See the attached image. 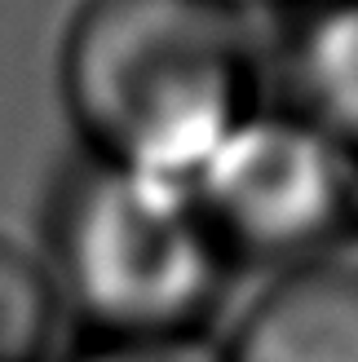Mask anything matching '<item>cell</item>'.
Here are the masks:
<instances>
[{"label": "cell", "instance_id": "1", "mask_svg": "<svg viewBox=\"0 0 358 362\" xmlns=\"http://www.w3.org/2000/svg\"><path fill=\"white\" fill-rule=\"evenodd\" d=\"M62 88L98 164L195 181L253 115L248 45L217 0H84Z\"/></svg>", "mask_w": 358, "mask_h": 362}, {"label": "cell", "instance_id": "2", "mask_svg": "<svg viewBox=\"0 0 358 362\" xmlns=\"http://www.w3.org/2000/svg\"><path fill=\"white\" fill-rule=\"evenodd\" d=\"M53 261L102 340H168L208 318L230 252L190 181L93 164L58 199Z\"/></svg>", "mask_w": 358, "mask_h": 362}, {"label": "cell", "instance_id": "3", "mask_svg": "<svg viewBox=\"0 0 358 362\" xmlns=\"http://www.w3.org/2000/svg\"><path fill=\"white\" fill-rule=\"evenodd\" d=\"M230 257L310 265L358 221V159L292 111H253L190 181Z\"/></svg>", "mask_w": 358, "mask_h": 362}, {"label": "cell", "instance_id": "4", "mask_svg": "<svg viewBox=\"0 0 358 362\" xmlns=\"http://www.w3.org/2000/svg\"><path fill=\"white\" fill-rule=\"evenodd\" d=\"M226 362H358V265L288 269L239 322Z\"/></svg>", "mask_w": 358, "mask_h": 362}, {"label": "cell", "instance_id": "5", "mask_svg": "<svg viewBox=\"0 0 358 362\" xmlns=\"http://www.w3.org/2000/svg\"><path fill=\"white\" fill-rule=\"evenodd\" d=\"M292 115L358 159V0H318L288 49Z\"/></svg>", "mask_w": 358, "mask_h": 362}, {"label": "cell", "instance_id": "6", "mask_svg": "<svg viewBox=\"0 0 358 362\" xmlns=\"http://www.w3.org/2000/svg\"><path fill=\"white\" fill-rule=\"evenodd\" d=\"M53 332V287L23 247L0 239V362H40Z\"/></svg>", "mask_w": 358, "mask_h": 362}, {"label": "cell", "instance_id": "7", "mask_svg": "<svg viewBox=\"0 0 358 362\" xmlns=\"http://www.w3.org/2000/svg\"><path fill=\"white\" fill-rule=\"evenodd\" d=\"M76 362H226V354L208 349L200 336H168V340H98Z\"/></svg>", "mask_w": 358, "mask_h": 362}, {"label": "cell", "instance_id": "8", "mask_svg": "<svg viewBox=\"0 0 358 362\" xmlns=\"http://www.w3.org/2000/svg\"><path fill=\"white\" fill-rule=\"evenodd\" d=\"M217 5H226L235 13V9H253V5H279V0H217Z\"/></svg>", "mask_w": 358, "mask_h": 362}]
</instances>
